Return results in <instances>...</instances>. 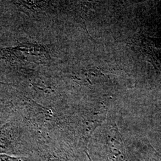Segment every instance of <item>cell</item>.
Listing matches in <instances>:
<instances>
[{
    "label": "cell",
    "mask_w": 161,
    "mask_h": 161,
    "mask_svg": "<svg viewBox=\"0 0 161 161\" xmlns=\"http://www.w3.org/2000/svg\"><path fill=\"white\" fill-rule=\"evenodd\" d=\"M0 84H6L5 83H3V82H0Z\"/></svg>",
    "instance_id": "cell-1"
}]
</instances>
